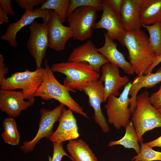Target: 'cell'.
I'll return each mask as SVG.
<instances>
[{"label": "cell", "mask_w": 161, "mask_h": 161, "mask_svg": "<svg viewBox=\"0 0 161 161\" xmlns=\"http://www.w3.org/2000/svg\"><path fill=\"white\" fill-rule=\"evenodd\" d=\"M118 41L127 48L134 72L138 76L145 75L156 57L146 34L141 29L125 31Z\"/></svg>", "instance_id": "6da1fadb"}, {"label": "cell", "mask_w": 161, "mask_h": 161, "mask_svg": "<svg viewBox=\"0 0 161 161\" xmlns=\"http://www.w3.org/2000/svg\"><path fill=\"white\" fill-rule=\"evenodd\" d=\"M44 73L42 84L38 88L34 97H38L43 100H48L54 99L67 106L73 112L88 118L87 114L83 108L71 96V90L61 84L54 76L53 72L49 66L48 61L45 59Z\"/></svg>", "instance_id": "7a4b0ae2"}, {"label": "cell", "mask_w": 161, "mask_h": 161, "mask_svg": "<svg viewBox=\"0 0 161 161\" xmlns=\"http://www.w3.org/2000/svg\"><path fill=\"white\" fill-rule=\"evenodd\" d=\"M53 72L62 73L66 77L64 85L75 92L81 91L86 83L98 80L100 74L88 63L85 62L67 61L53 64L51 67Z\"/></svg>", "instance_id": "3957f363"}, {"label": "cell", "mask_w": 161, "mask_h": 161, "mask_svg": "<svg viewBox=\"0 0 161 161\" xmlns=\"http://www.w3.org/2000/svg\"><path fill=\"white\" fill-rule=\"evenodd\" d=\"M148 92L145 91L137 96L136 107L132 113V122L138 142L143 140L146 132L161 127V113L151 104Z\"/></svg>", "instance_id": "277c9868"}, {"label": "cell", "mask_w": 161, "mask_h": 161, "mask_svg": "<svg viewBox=\"0 0 161 161\" xmlns=\"http://www.w3.org/2000/svg\"><path fill=\"white\" fill-rule=\"evenodd\" d=\"M44 73L43 67L33 71L26 69L14 73L0 84L1 89L8 91L21 89L25 99L35 102L34 95L42 83Z\"/></svg>", "instance_id": "5b68a950"}, {"label": "cell", "mask_w": 161, "mask_h": 161, "mask_svg": "<svg viewBox=\"0 0 161 161\" xmlns=\"http://www.w3.org/2000/svg\"><path fill=\"white\" fill-rule=\"evenodd\" d=\"M132 85L131 82L124 86L119 97L112 95L109 96L105 105L108 122L116 129L126 127L130 121L132 114L129 108L131 98L129 97V91Z\"/></svg>", "instance_id": "8992f818"}, {"label": "cell", "mask_w": 161, "mask_h": 161, "mask_svg": "<svg viewBox=\"0 0 161 161\" xmlns=\"http://www.w3.org/2000/svg\"><path fill=\"white\" fill-rule=\"evenodd\" d=\"M98 11L90 7H81L75 10L67 17L69 27L72 29L73 38L79 41L90 38Z\"/></svg>", "instance_id": "52a82bcc"}, {"label": "cell", "mask_w": 161, "mask_h": 161, "mask_svg": "<svg viewBox=\"0 0 161 161\" xmlns=\"http://www.w3.org/2000/svg\"><path fill=\"white\" fill-rule=\"evenodd\" d=\"M48 23L34 21L28 27L30 31L27 47L35 59L36 69L41 68V64L49 45Z\"/></svg>", "instance_id": "ba28073f"}, {"label": "cell", "mask_w": 161, "mask_h": 161, "mask_svg": "<svg viewBox=\"0 0 161 161\" xmlns=\"http://www.w3.org/2000/svg\"><path fill=\"white\" fill-rule=\"evenodd\" d=\"M64 106L61 103L52 110L44 108L40 109L41 117L37 134L32 140L24 142L23 145L20 147L22 151L24 153L32 151L41 139L44 137L50 139L53 133L54 124L59 120Z\"/></svg>", "instance_id": "9c48e42d"}, {"label": "cell", "mask_w": 161, "mask_h": 161, "mask_svg": "<svg viewBox=\"0 0 161 161\" xmlns=\"http://www.w3.org/2000/svg\"><path fill=\"white\" fill-rule=\"evenodd\" d=\"M81 91L88 97L89 105L94 110L95 122L103 132H108L109 130V126L101 108V104L103 103L104 95L103 81L100 79L87 83L82 86Z\"/></svg>", "instance_id": "30bf717a"}, {"label": "cell", "mask_w": 161, "mask_h": 161, "mask_svg": "<svg viewBox=\"0 0 161 161\" xmlns=\"http://www.w3.org/2000/svg\"><path fill=\"white\" fill-rule=\"evenodd\" d=\"M53 11L52 10L43 9L40 7L33 10H25L20 18L17 22L10 24L6 31L1 36V40L7 41L12 47H15L18 43L16 40L17 33L23 27L30 25L35 19L42 18L43 22L49 23Z\"/></svg>", "instance_id": "8fae6325"}, {"label": "cell", "mask_w": 161, "mask_h": 161, "mask_svg": "<svg viewBox=\"0 0 161 161\" xmlns=\"http://www.w3.org/2000/svg\"><path fill=\"white\" fill-rule=\"evenodd\" d=\"M68 61L86 62L98 73L102 66L109 62L106 58L98 51L97 48L90 40L73 49Z\"/></svg>", "instance_id": "7c38bea8"}, {"label": "cell", "mask_w": 161, "mask_h": 161, "mask_svg": "<svg viewBox=\"0 0 161 161\" xmlns=\"http://www.w3.org/2000/svg\"><path fill=\"white\" fill-rule=\"evenodd\" d=\"M22 91H16L1 89L0 109L10 117H18L21 112L33 105L35 101H26Z\"/></svg>", "instance_id": "4fadbf2b"}, {"label": "cell", "mask_w": 161, "mask_h": 161, "mask_svg": "<svg viewBox=\"0 0 161 161\" xmlns=\"http://www.w3.org/2000/svg\"><path fill=\"white\" fill-rule=\"evenodd\" d=\"M102 1V14L100 20L95 24L93 29H105L110 38L118 41L125 31L119 13L112 9L104 0Z\"/></svg>", "instance_id": "5bb4252c"}, {"label": "cell", "mask_w": 161, "mask_h": 161, "mask_svg": "<svg viewBox=\"0 0 161 161\" xmlns=\"http://www.w3.org/2000/svg\"><path fill=\"white\" fill-rule=\"evenodd\" d=\"M101 69L102 75L100 79L104 83V103L111 95L116 97L120 96L119 90L129 82V79L127 76H121L119 68L109 62L103 65Z\"/></svg>", "instance_id": "9a60e30c"}, {"label": "cell", "mask_w": 161, "mask_h": 161, "mask_svg": "<svg viewBox=\"0 0 161 161\" xmlns=\"http://www.w3.org/2000/svg\"><path fill=\"white\" fill-rule=\"evenodd\" d=\"M48 47L58 51L64 50L68 40L73 37L72 29L64 25L54 11L48 24Z\"/></svg>", "instance_id": "2e32d148"}, {"label": "cell", "mask_w": 161, "mask_h": 161, "mask_svg": "<svg viewBox=\"0 0 161 161\" xmlns=\"http://www.w3.org/2000/svg\"><path fill=\"white\" fill-rule=\"evenodd\" d=\"M59 121L56 130L49 139L51 141L63 143L77 139L79 137L77 121L72 110L64 108Z\"/></svg>", "instance_id": "e0dca14e"}, {"label": "cell", "mask_w": 161, "mask_h": 161, "mask_svg": "<svg viewBox=\"0 0 161 161\" xmlns=\"http://www.w3.org/2000/svg\"><path fill=\"white\" fill-rule=\"evenodd\" d=\"M104 37V44L97 48L98 51L114 66L122 69L127 74H133L134 72L132 65L126 60L123 54L118 50L117 44L110 38L105 32Z\"/></svg>", "instance_id": "ac0fdd59"}, {"label": "cell", "mask_w": 161, "mask_h": 161, "mask_svg": "<svg viewBox=\"0 0 161 161\" xmlns=\"http://www.w3.org/2000/svg\"><path fill=\"white\" fill-rule=\"evenodd\" d=\"M140 0H123L119 13L125 31L141 29Z\"/></svg>", "instance_id": "d6986e66"}, {"label": "cell", "mask_w": 161, "mask_h": 161, "mask_svg": "<svg viewBox=\"0 0 161 161\" xmlns=\"http://www.w3.org/2000/svg\"><path fill=\"white\" fill-rule=\"evenodd\" d=\"M161 82V66L155 73H149L134 78L130 88L129 95L131 96L129 108L132 113L136 107L137 94L142 88H150Z\"/></svg>", "instance_id": "ffe728a7"}, {"label": "cell", "mask_w": 161, "mask_h": 161, "mask_svg": "<svg viewBox=\"0 0 161 161\" xmlns=\"http://www.w3.org/2000/svg\"><path fill=\"white\" fill-rule=\"evenodd\" d=\"M140 5L142 24L149 25L161 22V0H140Z\"/></svg>", "instance_id": "44dd1931"}, {"label": "cell", "mask_w": 161, "mask_h": 161, "mask_svg": "<svg viewBox=\"0 0 161 161\" xmlns=\"http://www.w3.org/2000/svg\"><path fill=\"white\" fill-rule=\"evenodd\" d=\"M66 148L72 161H98L88 145L81 139L69 141Z\"/></svg>", "instance_id": "7402d4cb"}, {"label": "cell", "mask_w": 161, "mask_h": 161, "mask_svg": "<svg viewBox=\"0 0 161 161\" xmlns=\"http://www.w3.org/2000/svg\"><path fill=\"white\" fill-rule=\"evenodd\" d=\"M125 128L124 136L119 140L110 141L108 146L121 145L126 148L134 149L138 154L140 151V148L138 144L136 133L131 121L127 124Z\"/></svg>", "instance_id": "603a6c76"}, {"label": "cell", "mask_w": 161, "mask_h": 161, "mask_svg": "<svg viewBox=\"0 0 161 161\" xmlns=\"http://www.w3.org/2000/svg\"><path fill=\"white\" fill-rule=\"evenodd\" d=\"M2 126L4 131L2 132L1 136L4 142L12 145H18L20 136L14 118L9 117L4 118Z\"/></svg>", "instance_id": "cb8c5ba5"}, {"label": "cell", "mask_w": 161, "mask_h": 161, "mask_svg": "<svg viewBox=\"0 0 161 161\" xmlns=\"http://www.w3.org/2000/svg\"><path fill=\"white\" fill-rule=\"evenodd\" d=\"M142 27L148 32L150 47L156 57L161 55V22L151 25L141 24Z\"/></svg>", "instance_id": "d4e9b609"}, {"label": "cell", "mask_w": 161, "mask_h": 161, "mask_svg": "<svg viewBox=\"0 0 161 161\" xmlns=\"http://www.w3.org/2000/svg\"><path fill=\"white\" fill-rule=\"evenodd\" d=\"M70 0H47L40 8L43 9L53 10L55 12L62 23L65 21Z\"/></svg>", "instance_id": "484cf974"}, {"label": "cell", "mask_w": 161, "mask_h": 161, "mask_svg": "<svg viewBox=\"0 0 161 161\" xmlns=\"http://www.w3.org/2000/svg\"><path fill=\"white\" fill-rule=\"evenodd\" d=\"M140 153L132 157V161H161V152L155 151L146 145L143 140L140 142Z\"/></svg>", "instance_id": "4316f807"}, {"label": "cell", "mask_w": 161, "mask_h": 161, "mask_svg": "<svg viewBox=\"0 0 161 161\" xmlns=\"http://www.w3.org/2000/svg\"><path fill=\"white\" fill-rule=\"evenodd\" d=\"M81 7H92L99 11L103 10V4L102 0H70L67 18L75 10Z\"/></svg>", "instance_id": "83f0119b"}, {"label": "cell", "mask_w": 161, "mask_h": 161, "mask_svg": "<svg viewBox=\"0 0 161 161\" xmlns=\"http://www.w3.org/2000/svg\"><path fill=\"white\" fill-rule=\"evenodd\" d=\"M53 153L51 161H61L64 156H66L70 159L71 157L64 151L63 147V143L52 142Z\"/></svg>", "instance_id": "f1b7e54d"}, {"label": "cell", "mask_w": 161, "mask_h": 161, "mask_svg": "<svg viewBox=\"0 0 161 161\" xmlns=\"http://www.w3.org/2000/svg\"><path fill=\"white\" fill-rule=\"evenodd\" d=\"M45 0H16L18 4L25 10H33L34 7L39 4L42 5Z\"/></svg>", "instance_id": "f546056e"}, {"label": "cell", "mask_w": 161, "mask_h": 161, "mask_svg": "<svg viewBox=\"0 0 161 161\" xmlns=\"http://www.w3.org/2000/svg\"><path fill=\"white\" fill-rule=\"evenodd\" d=\"M150 102L156 109L161 106V85L158 90L151 94L149 97Z\"/></svg>", "instance_id": "4dcf8cb0"}, {"label": "cell", "mask_w": 161, "mask_h": 161, "mask_svg": "<svg viewBox=\"0 0 161 161\" xmlns=\"http://www.w3.org/2000/svg\"><path fill=\"white\" fill-rule=\"evenodd\" d=\"M11 0H0V8H1L7 15L14 16L15 11L13 9Z\"/></svg>", "instance_id": "1f68e13d"}, {"label": "cell", "mask_w": 161, "mask_h": 161, "mask_svg": "<svg viewBox=\"0 0 161 161\" xmlns=\"http://www.w3.org/2000/svg\"><path fill=\"white\" fill-rule=\"evenodd\" d=\"M4 59L3 56L0 54V84L5 79V76L8 72V67L5 66Z\"/></svg>", "instance_id": "d6a6232c"}, {"label": "cell", "mask_w": 161, "mask_h": 161, "mask_svg": "<svg viewBox=\"0 0 161 161\" xmlns=\"http://www.w3.org/2000/svg\"><path fill=\"white\" fill-rule=\"evenodd\" d=\"M104 0L112 9L119 13L123 0Z\"/></svg>", "instance_id": "836d02e7"}, {"label": "cell", "mask_w": 161, "mask_h": 161, "mask_svg": "<svg viewBox=\"0 0 161 161\" xmlns=\"http://www.w3.org/2000/svg\"><path fill=\"white\" fill-rule=\"evenodd\" d=\"M144 143L146 145L151 148L155 147H161V136L154 140Z\"/></svg>", "instance_id": "e575fe53"}, {"label": "cell", "mask_w": 161, "mask_h": 161, "mask_svg": "<svg viewBox=\"0 0 161 161\" xmlns=\"http://www.w3.org/2000/svg\"><path fill=\"white\" fill-rule=\"evenodd\" d=\"M161 62V55L159 56L156 57L153 63L146 72L145 74L151 72L154 67Z\"/></svg>", "instance_id": "d590c367"}, {"label": "cell", "mask_w": 161, "mask_h": 161, "mask_svg": "<svg viewBox=\"0 0 161 161\" xmlns=\"http://www.w3.org/2000/svg\"><path fill=\"white\" fill-rule=\"evenodd\" d=\"M9 22L7 15L0 8V24H1L3 23L8 24Z\"/></svg>", "instance_id": "8d00e7d4"}, {"label": "cell", "mask_w": 161, "mask_h": 161, "mask_svg": "<svg viewBox=\"0 0 161 161\" xmlns=\"http://www.w3.org/2000/svg\"><path fill=\"white\" fill-rule=\"evenodd\" d=\"M157 110L160 113H161V106L158 109H157Z\"/></svg>", "instance_id": "74e56055"}]
</instances>
